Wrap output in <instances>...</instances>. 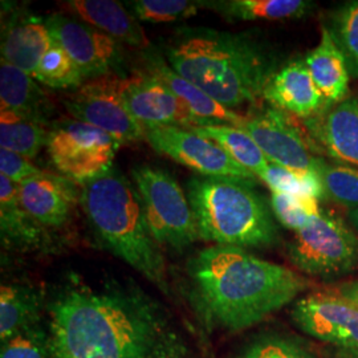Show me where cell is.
<instances>
[{
	"instance_id": "6da1fadb",
	"label": "cell",
	"mask_w": 358,
	"mask_h": 358,
	"mask_svg": "<svg viewBox=\"0 0 358 358\" xmlns=\"http://www.w3.org/2000/svg\"><path fill=\"white\" fill-rule=\"evenodd\" d=\"M45 312L52 358H201L166 308L134 288L68 285Z\"/></svg>"
},
{
	"instance_id": "7a4b0ae2",
	"label": "cell",
	"mask_w": 358,
	"mask_h": 358,
	"mask_svg": "<svg viewBox=\"0 0 358 358\" xmlns=\"http://www.w3.org/2000/svg\"><path fill=\"white\" fill-rule=\"evenodd\" d=\"M185 273L189 304L208 332H242L309 288L294 269L231 245L201 250L189 259Z\"/></svg>"
},
{
	"instance_id": "3957f363",
	"label": "cell",
	"mask_w": 358,
	"mask_h": 358,
	"mask_svg": "<svg viewBox=\"0 0 358 358\" xmlns=\"http://www.w3.org/2000/svg\"><path fill=\"white\" fill-rule=\"evenodd\" d=\"M162 51L178 75L232 110L263 97L279 71L273 51L250 34L183 27Z\"/></svg>"
},
{
	"instance_id": "277c9868",
	"label": "cell",
	"mask_w": 358,
	"mask_h": 358,
	"mask_svg": "<svg viewBox=\"0 0 358 358\" xmlns=\"http://www.w3.org/2000/svg\"><path fill=\"white\" fill-rule=\"evenodd\" d=\"M81 186L80 202L100 244L170 296L165 257L149 230L136 186L115 166Z\"/></svg>"
},
{
	"instance_id": "5b68a950",
	"label": "cell",
	"mask_w": 358,
	"mask_h": 358,
	"mask_svg": "<svg viewBox=\"0 0 358 358\" xmlns=\"http://www.w3.org/2000/svg\"><path fill=\"white\" fill-rule=\"evenodd\" d=\"M186 190L202 241L239 248L279 241L272 207L256 192L254 180L195 176Z\"/></svg>"
},
{
	"instance_id": "8992f818",
	"label": "cell",
	"mask_w": 358,
	"mask_h": 358,
	"mask_svg": "<svg viewBox=\"0 0 358 358\" xmlns=\"http://www.w3.org/2000/svg\"><path fill=\"white\" fill-rule=\"evenodd\" d=\"M149 230L157 244L183 251L199 238L187 195L166 170L140 165L131 169Z\"/></svg>"
},
{
	"instance_id": "52a82bcc",
	"label": "cell",
	"mask_w": 358,
	"mask_h": 358,
	"mask_svg": "<svg viewBox=\"0 0 358 358\" xmlns=\"http://www.w3.org/2000/svg\"><path fill=\"white\" fill-rule=\"evenodd\" d=\"M287 254L300 272L320 279H337L358 268V235L329 210L294 232Z\"/></svg>"
},
{
	"instance_id": "ba28073f",
	"label": "cell",
	"mask_w": 358,
	"mask_h": 358,
	"mask_svg": "<svg viewBox=\"0 0 358 358\" xmlns=\"http://www.w3.org/2000/svg\"><path fill=\"white\" fill-rule=\"evenodd\" d=\"M122 142L101 129L77 120L57 122L48 131L47 150L52 164L76 183H84L113 166Z\"/></svg>"
},
{
	"instance_id": "9c48e42d",
	"label": "cell",
	"mask_w": 358,
	"mask_h": 358,
	"mask_svg": "<svg viewBox=\"0 0 358 358\" xmlns=\"http://www.w3.org/2000/svg\"><path fill=\"white\" fill-rule=\"evenodd\" d=\"M124 83L125 77L118 75L88 80L65 99V109L73 120L101 129L122 143L145 140V129L124 101Z\"/></svg>"
},
{
	"instance_id": "30bf717a",
	"label": "cell",
	"mask_w": 358,
	"mask_h": 358,
	"mask_svg": "<svg viewBox=\"0 0 358 358\" xmlns=\"http://www.w3.org/2000/svg\"><path fill=\"white\" fill-rule=\"evenodd\" d=\"M145 140L167 158L207 177L254 180L255 176L235 162L217 142L190 128L155 127L145 129Z\"/></svg>"
},
{
	"instance_id": "8fae6325",
	"label": "cell",
	"mask_w": 358,
	"mask_h": 358,
	"mask_svg": "<svg viewBox=\"0 0 358 358\" xmlns=\"http://www.w3.org/2000/svg\"><path fill=\"white\" fill-rule=\"evenodd\" d=\"M294 325L321 343L358 352V304L337 292L306 294L291 310Z\"/></svg>"
},
{
	"instance_id": "7c38bea8",
	"label": "cell",
	"mask_w": 358,
	"mask_h": 358,
	"mask_svg": "<svg viewBox=\"0 0 358 358\" xmlns=\"http://www.w3.org/2000/svg\"><path fill=\"white\" fill-rule=\"evenodd\" d=\"M45 23L53 40L72 57L87 81L117 75L115 71L124 62L121 43L72 16L53 13Z\"/></svg>"
},
{
	"instance_id": "4fadbf2b",
	"label": "cell",
	"mask_w": 358,
	"mask_h": 358,
	"mask_svg": "<svg viewBox=\"0 0 358 358\" xmlns=\"http://www.w3.org/2000/svg\"><path fill=\"white\" fill-rule=\"evenodd\" d=\"M244 129L257 143L262 152L275 165L299 174L319 176L320 157L315 155L301 130L285 112L276 108H264L247 117Z\"/></svg>"
},
{
	"instance_id": "5bb4252c",
	"label": "cell",
	"mask_w": 358,
	"mask_h": 358,
	"mask_svg": "<svg viewBox=\"0 0 358 358\" xmlns=\"http://www.w3.org/2000/svg\"><path fill=\"white\" fill-rule=\"evenodd\" d=\"M124 101L143 129L155 127L195 128L189 109L164 83L146 72L125 77Z\"/></svg>"
},
{
	"instance_id": "9a60e30c",
	"label": "cell",
	"mask_w": 358,
	"mask_h": 358,
	"mask_svg": "<svg viewBox=\"0 0 358 358\" xmlns=\"http://www.w3.org/2000/svg\"><path fill=\"white\" fill-rule=\"evenodd\" d=\"M143 72L164 83L178 97L195 118L196 127L226 124L242 128L245 124L247 117L217 103V100H214L206 92L194 85L185 77L178 75L157 52L150 51V48H148L143 53Z\"/></svg>"
},
{
	"instance_id": "2e32d148",
	"label": "cell",
	"mask_w": 358,
	"mask_h": 358,
	"mask_svg": "<svg viewBox=\"0 0 358 358\" xmlns=\"http://www.w3.org/2000/svg\"><path fill=\"white\" fill-rule=\"evenodd\" d=\"M306 120L308 131L338 164L358 169V94Z\"/></svg>"
},
{
	"instance_id": "e0dca14e",
	"label": "cell",
	"mask_w": 358,
	"mask_h": 358,
	"mask_svg": "<svg viewBox=\"0 0 358 358\" xmlns=\"http://www.w3.org/2000/svg\"><path fill=\"white\" fill-rule=\"evenodd\" d=\"M28 214L45 229H60L69 220L80 196L71 179L44 173L17 185Z\"/></svg>"
},
{
	"instance_id": "ac0fdd59",
	"label": "cell",
	"mask_w": 358,
	"mask_h": 358,
	"mask_svg": "<svg viewBox=\"0 0 358 358\" xmlns=\"http://www.w3.org/2000/svg\"><path fill=\"white\" fill-rule=\"evenodd\" d=\"M53 43L45 20L28 11H16L1 28V60L35 77L38 64Z\"/></svg>"
},
{
	"instance_id": "d6986e66",
	"label": "cell",
	"mask_w": 358,
	"mask_h": 358,
	"mask_svg": "<svg viewBox=\"0 0 358 358\" xmlns=\"http://www.w3.org/2000/svg\"><path fill=\"white\" fill-rule=\"evenodd\" d=\"M263 99L273 108L303 120L320 115L327 108L306 60H296L282 66L269 80Z\"/></svg>"
},
{
	"instance_id": "ffe728a7",
	"label": "cell",
	"mask_w": 358,
	"mask_h": 358,
	"mask_svg": "<svg viewBox=\"0 0 358 358\" xmlns=\"http://www.w3.org/2000/svg\"><path fill=\"white\" fill-rule=\"evenodd\" d=\"M0 235L4 245L26 252L48 250L52 242L48 229L22 205L17 185L4 176H0Z\"/></svg>"
},
{
	"instance_id": "44dd1931",
	"label": "cell",
	"mask_w": 358,
	"mask_h": 358,
	"mask_svg": "<svg viewBox=\"0 0 358 358\" xmlns=\"http://www.w3.org/2000/svg\"><path fill=\"white\" fill-rule=\"evenodd\" d=\"M65 7L77 19L96 27L121 44L148 50L150 43L145 31L124 3L113 0H71Z\"/></svg>"
},
{
	"instance_id": "7402d4cb",
	"label": "cell",
	"mask_w": 358,
	"mask_h": 358,
	"mask_svg": "<svg viewBox=\"0 0 358 358\" xmlns=\"http://www.w3.org/2000/svg\"><path fill=\"white\" fill-rule=\"evenodd\" d=\"M308 71L327 103V108L349 97L350 73L345 59L322 26L319 44L304 59Z\"/></svg>"
},
{
	"instance_id": "603a6c76",
	"label": "cell",
	"mask_w": 358,
	"mask_h": 358,
	"mask_svg": "<svg viewBox=\"0 0 358 358\" xmlns=\"http://www.w3.org/2000/svg\"><path fill=\"white\" fill-rule=\"evenodd\" d=\"M0 110H8L45 125L51 113V103L34 77L1 60Z\"/></svg>"
},
{
	"instance_id": "cb8c5ba5",
	"label": "cell",
	"mask_w": 358,
	"mask_h": 358,
	"mask_svg": "<svg viewBox=\"0 0 358 358\" xmlns=\"http://www.w3.org/2000/svg\"><path fill=\"white\" fill-rule=\"evenodd\" d=\"M45 296L36 287L13 282L0 289V341H6L28 327L36 325L45 310Z\"/></svg>"
},
{
	"instance_id": "d4e9b609",
	"label": "cell",
	"mask_w": 358,
	"mask_h": 358,
	"mask_svg": "<svg viewBox=\"0 0 358 358\" xmlns=\"http://www.w3.org/2000/svg\"><path fill=\"white\" fill-rule=\"evenodd\" d=\"M313 7L315 4L307 0H220L206 1L205 4V8L235 22L301 19Z\"/></svg>"
},
{
	"instance_id": "484cf974",
	"label": "cell",
	"mask_w": 358,
	"mask_h": 358,
	"mask_svg": "<svg viewBox=\"0 0 358 358\" xmlns=\"http://www.w3.org/2000/svg\"><path fill=\"white\" fill-rule=\"evenodd\" d=\"M190 129L206 138L217 142L235 162L251 171L255 177H259L271 164L266 154L244 129L226 124Z\"/></svg>"
},
{
	"instance_id": "4316f807",
	"label": "cell",
	"mask_w": 358,
	"mask_h": 358,
	"mask_svg": "<svg viewBox=\"0 0 358 358\" xmlns=\"http://www.w3.org/2000/svg\"><path fill=\"white\" fill-rule=\"evenodd\" d=\"M48 131L43 124L0 110V148L34 159L47 146Z\"/></svg>"
},
{
	"instance_id": "83f0119b",
	"label": "cell",
	"mask_w": 358,
	"mask_h": 358,
	"mask_svg": "<svg viewBox=\"0 0 358 358\" xmlns=\"http://www.w3.org/2000/svg\"><path fill=\"white\" fill-rule=\"evenodd\" d=\"M229 358H321L300 338L287 333L257 334Z\"/></svg>"
},
{
	"instance_id": "f1b7e54d",
	"label": "cell",
	"mask_w": 358,
	"mask_h": 358,
	"mask_svg": "<svg viewBox=\"0 0 358 358\" xmlns=\"http://www.w3.org/2000/svg\"><path fill=\"white\" fill-rule=\"evenodd\" d=\"M324 27L343 53L350 76L358 78V0L336 8Z\"/></svg>"
},
{
	"instance_id": "f546056e",
	"label": "cell",
	"mask_w": 358,
	"mask_h": 358,
	"mask_svg": "<svg viewBox=\"0 0 358 358\" xmlns=\"http://www.w3.org/2000/svg\"><path fill=\"white\" fill-rule=\"evenodd\" d=\"M34 78L52 90H77L87 81L72 57L55 40L43 56Z\"/></svg>"
},
{
	"instance_id": "4dcf8cb0",
	"label": "cell",
	"mask_w": 358,
	"mask_h": 358,
	"mask_svg": "<svg viewBox=\"0 0 358 358\" xmlns=\"http://www.w3.org/2000/svg\"><path fill=\"white\" fill-rule=\"evenodd\" d=\"M324 199L346 208H358V169L321 159L319 166Z\"/></svg>"
},
{
	"instance_id": "1f68e13d",
	"label": "cell",
	"mask_w": 358,
	"mask_h": 358,
	"mask_svg": "<svg viewBox=\"0 0 358 358\" xmlns=\"http://www.w3.org/2000/svg\"><path fill=\"white\" fill-rule=\"evenodd\" d=\"M129 11L145 23H174L192 17L205 8L206 1L195 0H133L125 1Z\"/></svg>"
},
{
	"instance_id": "d6a6232c",
	"label": "cell",
	"mask_w": 358,
	"mask_h": 358,
	"mask_svg": "<svg viewBox=\"0 0 358 358\" xmlns=\"http://www.w3.org/2000/svg\"><path fill=\"white\" fill-rule=\"evenodd\" d=\"M271 207L275 219L294 232L306 229L321 213L316 198L287 192H272Z\"/></svg>"
},
{
	"instance_id": "836d02e7",
	"label": "cell",
	"mask_w": 358,
	"mask_h": 358,
	"mask_svg": "<svg viewBox=\"0 0 358 358\" xmlns=\"http://www.w3.org/2000/svg\"><path fill=\"white\" fill-rule=\"evenodd\" d=\"M259 178L268 186L272 192L307 195L316 198L317 201L324 199L320 177L316 174H299L271 162Z\"/></svg>"
},
{
	"instance_id": "e575fe53",
	"label": "cell",
	"mask_w": 358,
	"mask_h": 358,
	"mask_svg": "<svg viewBox=\"0 0 358 358\" xmlns=\"http://www.w3.org/2000/svg\"><path fill=\"white\" fill-rule=\"evenodd\" d=\"M0 358H52L47 329L36 324L13 334L1 343Z\"/></svg>"
},
{
	"instance_id": "d590c367",
	"label": "cell",
	"mask_w": 358,
	"mask_h": 358,
	"mask_svg": "<svg viewBox=\"0 0 358 358\" xmlns=\"http://www.w3.org/2000/svg\"><path fill=\"white\" fill-rule=\"evenodd\" d=\"M44 173L45 171L35 166L31 159L0 148V176H4L13 183L20 185L24 180L43 176Z\"/></svg>"
},
{
	"instance_id": "8d00e7d4",
	"label": "cell",
	"mask_w": 358,
	"mask_h": 358,
	"mask_svg": "<svg viewBox=\"0 0 358 358\" xmlns=\"http://www.w3.org/2000/svg\"><path fill=\"white\" fill-rule=\"evenodd\" d=\"M337 294L344 296L346 299L355 301L358 304V280L344 282L337 288Z\"/></svg>"
},
{
	"instance_id": "74e56055",
	"label": "cell",
	"mask_w": 358,
	"mask_h": 358,
	"mask_svg": "<svg viewBox=\"0 0 358 358\" xmlns=\"http://www.w3.org/2000/svg\"><path fill=\"white\" fill-rule=\"evenodd\" d=\"M348 217H349L350 224L358 231V208L350 210V211L348 213Z\"/></svg>"
},
{
	"instance_id": "f35d334b",
	"label": "cell",
	"mask_w": 358,
	"mask_h": 358,
	"mask_svg": "<svg viewBox=\"0 0 358 358\" xmlns=\"http://www.w3.org/2000/svg\"><path fill=\"white\" fill-rule=\"evenodd\" d=\"M336 358H358V352H350V350H337Z\"/></svg>"
}]
</instances>
